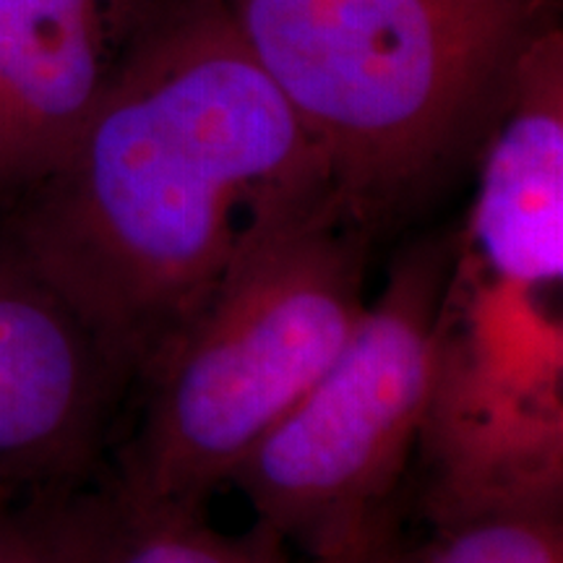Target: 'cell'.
Listing matches in <instances>:
<instances>
[{"mask_svg": "<svg viewBox=\"0 0 563 563\" xmlns=\"http://www.w3.org/2000/svg\"><path fill=\"white\" fill-rule=\"evenodd\" d=\"M371 555H363V559H350V561H316V563H365V561L371 559Z\"/></svg>", "mask_w": 563, "mask_h": 563, "instance_id": "cell-11", "label": "cell"}, {"mask_svg": "<svg viewBox=\"0 0 563 563\" xmlns=\"http://www.w3.org/2000/svg\"><path fill=\"white\" fill-rule=\"evenodd\" d=\"M118 0H0V211L58 170L110 79Z\"/></svg>", "mask_w": 563, "mask_h": 563, "instance_id": "cell-7", "label": "cell"}, {"mask_svg": "<svg viewBox=\"0 0 563 563\" xmlns=\"http://www.w3.org/2000/svg\"><path fill=\"white\" fill-rule=\"evenodd\" d=\"M13 511L51 563H292L269 527L220 532L201 509L141 498L97 470L34 493Z\"/></svg>", "mask_w": 563, "mask_h": 563, "instance_id": "cell-8", "label": "cell"}, {"mask_svg": "<svg viewBox=\"0 0 563 563\" xmlns=\"http://www.w3.org/2000/svg\"><path fill=\"white\" fill-rule=\"evenodd\" d=\"M481 178L462 241L475 272L511 292L563 277V32L532 40L481 146Z\"/></svg>", "mask_w": 563, "mask_h": 563, "instance_id": "cell-6", "label": "cell"}, {"mask_svg": "<svg viewBox=\"0 0 563 563\" xmlns=\"http://www.w3.org/2000/svg\"><path fill=\"white\" fill-rule=\"evenodd\" d=\"M342 201L220 0L131 42L74 152L0 211L129 382L253 249Z\"/></svg>", "mask_w": 563, "mask_h": 563, "instance_id": "cell-1", "label": "cell"}, {"mask_svg": "<svg viewBox=\"0 0 563 563\" xmlns=\"http://www.w3.org/2000/svg\"><path fill=\"white\" fill-rule=\"evenodd\" d=\"M0 563H51L13 506H0Z\"/></svg>", "mask_w": 563, "mask_h": 563, "instance_id": "cell-10", "label": "cell"}, {"mask_svg": "<svg viewBox=\"0 0 563 563\" xmlns=\"http://www.w3.org/2000/svg\"><path fill=\"white\" fill-rule=\"evenodd\" d=\"M129 376L0 224V506L91 475Z\"/></svg>", "mask_w": 563, "mask_h": 563, "instance_id": "cell-5", "label": "cell"}, {"mask_svg": "<svg viewBox=\"0 0 563 563\" xmlns=\"http://www.w3.org/2000/svg\"><path fill=\"white\" fill-rule=\"evenodd\" d=\"M454 274L446 238L399 253L340 355L232 475L258 525L313 561L391 543L386 506L428 428Z\"/></svg>", "mask_w": 563, "mask_h": 563, "instance_id": "cell-4", "label": "cell"}, {"mask_svg": "<svg viewBox=\"0 0 563 563\" xmlns=\"http://www.w3.org/2000/svg\"><path fill=\"white\" fill-rule=\"evenodd\" d=\"M365 563H563L561 506H517L441 525L428 545L391 543Z\"/></svg>", "mask_w": 563, "mask_h": 563, "instance_id": "cell-9", "label": "cell"}, {"mask_svg": "<svg viewBox=\"0 0 563 563\" xmlns=\"http://www.w3.org/2000/svg\"><path fill=\"white\" fill-rule=\"evenodd\" d=\"M365 245L334 201L253 249L139 376L144 405L110 475L203 511L350 340L368 306Z\"/></svg>", "mask_w": 563, "mask_h": 563, "instance_id": "cell-3", "label": "cell"}, {"mask_svg": "<svg viewBox=\"0 0 563 563\" xmlns=\"http://www.w3.org/2000/svg\"><path fill=\"white\" fill-rule=\"evenodd\" d=\"M373 230L426 199L501 112L559 0H220Z\"/></svg>", "mask_w": 563, "mask_h": 563, "instance_id": "cell-2", "label": "cell"}]
</instances>
